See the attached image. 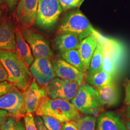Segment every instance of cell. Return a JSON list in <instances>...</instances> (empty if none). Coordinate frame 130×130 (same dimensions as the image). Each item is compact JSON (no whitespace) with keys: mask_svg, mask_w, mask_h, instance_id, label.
Masks as SVG:
<instances>
[{"mask_svg":"<svg viewBox=\"0 0 130 130\" xmlns=\"http://www.w3.org/2000/svg\"><path fill=\"white\" fill-rule=\"evenodd\" d=\"M84 0H58L62 9H70L80 6Z\"/></svg>","mask_w":130,"mask_h":130,"instance_id":"d4e9b609","label":"cell"},{"mask_svg":"<svg viewBox=\"0 0 130 130\" xmlns=\"http://www.w3.org/2000/svg\"><path fill=\"white\" fill-rule=\"evenodd\" d=\"M8 74L5 67L0 62V82L8 80Z\"/></svg>","mask_w":130,"mask_h":130,"instance_id":"1f68e13d","label":"cell"},{"mask_svg":"<svg viewBox=\"0 0 130 130\" xmlns=\"http://www.w3.org/2000/svg\"><path fill=\"white\" fill-rule=\"evenodd\" d=\"M15 118H10L0 125L1 130H14V127L17 122Z\"/></svg>","mask_w":130,"mask_h":130,"instance_id":"83f0119b","label":"cell"},{"mask_svg":"<svg viewBox=\"0 0 130 130\" xmlns=\"http://www.w3.org/2000/svg\"><path fill=\"white\" fill-rule=\"evenodd\" d=\"M45 90L39 87L35 80L22 93L23 103L21 116L28 113H36L42 98L46 96Z\"/></svg>","mask_w":130,"mask_h":130,"instance_id":"9c48e42d","label":"cell"},{"mask_svg":"<svg viewBox=\"0 0 130 130\" xmlns=\"http://www.w3.org/2000/svg\"><path fill=\"white\" fill-rule=\"evenodd\" d=\"M15 42L17 54L26 65L30 66L34 60V56L30 47L19 28L15 32Z\"/></svg>","mask_w":130,"mask_h":130,"instance_id":"d6986e66","label":"cell"},{"mask_svg":"<svg viewBox=\"0 0 130 130\" xmlns=\"http://www.w3.org/2000/svg\"><path fill=\"white\" fill-rule=\"evenodd\" d=\"M3 1H4V0H0V4H2L3 2Z\"/></svg>","mask_w":130,"mask_h":130,"instance_id":"f35d334b","label":"cell"},{"mask_svg":"<svg viewBox=\"0 0 130 130\" xmlns=\"http://www.w3.org/2000/svg\"><path fill=\"white\" fill-rule=\"evenodd\" d=\"M62 130H79L78 124L77 121L65 122L63 124Z\"/></svg>","mask_w":130,"mask_h":130,"instance_id":"f1b7e54d","label":"cell"},{"mask_svg":"<svg viewBox=\"0 0 130 130\" xmlns=\"http://www.w3.org/2000/svg\"><path fill=\"white\" fill-rule=\"evenodd\" d=\"M79 37L74 34L63 33L58 34L54 39V45L60 52L78 49L80 43Z\"/></svg>","mask_w":130,"mask_h":130,"instance_id":"2e32d148","label":"cell"},{"mask_svg":"<svg viewBox=\"0 0 130 130\" xmlns=\"http://www.w3.org/2000/svg\"><path fill=\"white\" fill-rule=\"evenodd\" d=\"M14 130H26L24 121L21 120L17 121L14 127Z\"/></svg>","mask_w":130,"mask_h":130,"instance_id":"836d02e7","label":"cell"},{"mask_svg":"<svg viewBox=\"0 0 130 130\" xmlns=\"http://www.w3.org/2000/svg\"><path fill=\"white\" fill-rule=\"evenodd\" d=\"M63 9L58 0H39L35 24L48 29L57 23Z\"/></svg>","mask_w":130,"mask_h":130,"instance_id":"8992f818","label":"cell"},{"mask_svg":"<svg viewBox=\"0 0 130 130\" xmlns=\"http://www.w3.org/2000/svg\"><path fill=\"white\" fill-rule=\"evenodd\" d=\"M23 103L22 93L14 90L0 97V109L9 112L17 119L21 117Z\"/></svg>","mask_w":130,"mask_h":130,"instance_id":"4fadbf2b","label":"cell"},{"mask_svg":"<svg viewBox=\"0 0 130 130\" xmlns=\"http://www.w3.org/2000/svg\"><path fill=\"white\" fill-rule=\"evenodd\" d=\"M79 85L76 82L56 78L46 86L45 92L52 99L60 98L71 101L78 92Z\"/></svg>","mask_w":130,"mask_h":130,"instance_id":"52a82bcc","label":"cell"},{"mask_svg":"<svg viewBox=\"0 0 130 130\" xmlns=\"http://www.w3.org/2000/svg\"><path fill=\"white\" fill-rule=\"evenodd\" d=\"M58 34L70 33L77 35L82 41L93 36L95 39L101 34L93 28L88 19L79 10L68 12L62 20L58 29Z\"/></svg>","mask_w":130,"mask_h":130,"instance_id":"3957f363","label":"cell"},{"mask_svg":"<svg viewBox=\"0 0 130 130\" xmlns=\"http://www.w3.org/2000/svg\"><path fill=\"white\" fill-rule=\"evenodd\" d=\"M8 7L11 11H13L20 0H6Z\"/></svg>","mask_w":130,"mask_h":130,"instance_id":"d6a6232c","label":"cell"},{"mask_svg":"<svg viewBox=\"0 0 130 130\" xmlns=\"http://www.w3.org/2000/svg\"><path fill=\"white\" fill-rule=\"evenodd\" d=\"M96 130H128L118 115L112 112H106L98 118Z\"/></svg>","mask_w":130,"mask_h":130,"instance_id":"5bb4252c","label":"cell"},{"mask_svg":"<svg viewBox=\"0 0 130 130\" xmlns=\"http://www.w3.org/2000/svg\"><path fill=\"white\" fill-rule=\"evenodd\" d=\"M33 77L40 85L47 86L55 77V72L49 59L36 57L30 68Z\"/></svg>","mask_w":130,"mask_h":130,"instance_id":"ba28073f","label":"cell"},{"mask_svg":"<svg viewBox=\"0 0 130 130\" xmlns=\"http://www.w3.org/2000/svg\"><path fill=\"white\" fill-rule=\"evenodd\" d=\"M23 36L31 48L35 57H43L50 59L53 56L49 42L42 35L30 29H26Z\"/></svg>","mask_w":130,"mask_h":130,"instance_id":"30bf717a","label":"cell"},{"mask_svg":"<svg viewBox=\"0 0 130 130\" xmlns=\"http://www.w3.org/2000/svg\"><path fill=\"white\" fill-rule=\"evenodd\" d=\"M24 123L26 130H38L34 117L32 114L28 113L24 116Z\"/></svg>","mask_w":130,"mask_h":130,"instance_id":"484cf974","label":"cell"},{"mask_svg":"<svg viewBox=\"0 0 130 130\" xmlns=\"http://www.w3.org/2000/svg\"><path fill=\"white\" fill-rule=\"evenodd\" d=\"M35 123L37 126L38 130H48L44 125L42 118L37 115L34 116Z\"/></svg>","mask_w":130,"mask_h":130,"instance_id":"4dcf8cb0","label":"cell"},{"mask_svg":"<svg viewBox=\"0 0 130 130\" xmlns=\"http://www.w3.org/2000/svg\"><path fill=\"white\" fill-rule=\"evenodd\" d=\"M103 49L102 70L113 77L116 74L125 56V49L121 42L102 34L96 39Z\"/></svg>","mask_w":130,"mask_h":130,"instance_id":"277c9868","label":"cell"},{"mask_svg":"<svg viewBox=\"0 0 130 130\" xmlns=\"http://www.w3.org/2000/svg\"><path fill=\"white\" fill-rule=\"evenodd\" d=\"M44 124L48 130H62V123L55 118L49 116H42Z\"/></svg>","mask_w":130,"mask_h":130,"instance_id":"cb8c5ba5","label":"cell"},{"mask_svg":"<svg viewBox=\"0 0 130 130\" xmlns=\"http://www.w3.org/2000/svg\"><path fill=\"white\" fill-rule=\"evenodd\" d=\"M125 91V102L128 106L130 105V79H126L124 83Z\"/></svg>","mask_w":130,"mask_h":130,"instance_id":"f546056e","label":"cell"},{"mask_svg":"<svg viewBox=\"0 0 130 130\" xmlns=\"http://www.w3.org/2000/svg\"><path fill=\"white\" fill-rule=\"evenodd\" d=\"M71 102L79 111L88 115L95 114L102 107L96 88L87 83H83L79 86L78 92Z\"/></svg>","mask_w":130,"mask_h":130,"instance_id":"5b68a950","label":"cell"},{"mask_svg":"<svg viewBox=\"0 0 130 130\" xmlns=\"http://www.w3.org/2000/svg\"><path fill=\"white\" fill-rule=\"evenodd\" d=\"M98 97L102 106L115 105L119 100V94L116 84L113 82L96 88Z\"/></svg>","mask_w":130,"mask_h":130,"instance_id":"ac0fdd59","label":"cell"},{"mask_svg":"<svg viewBox=\"0 0 130 130\" xmlns=\"http://www.w3.org/2000/svg\"><path fill=\"white\" fill-rule=\"evenodd\" d=\"M0 130H1V129H0Z\"/></svg>","mask_w":130,"mask_h":130,"instance_id":"60d3db41","label":"cell"},{"mask_svg":"<svg viewBox=\"0 0 130 130\" xmlns=\"http://www.w3.org/2000/svg\"><path fill=\"white\" fill-rule=\"evenodd\" d=\"M0 62L8 73V80L19 90L26 91L31 84L32 74L17 53L0 50Z\"/></svg>","mask_w":130,"mask_h":130,"instance_id":"6da1fadb","label":"cell"},{"mask_svg":"<svg viewBox=\"0 0 130 130\" xmlns=\"http://www.w3.org/2000/svg\"><path fill=\"white\" fill-rule=\"evenodd\" d=\"M79 130H94L96 119L94 117L85 116L80 117L77 120Z\"/></svg>","mask_w":130,"mask_h":130,"instance_id":"603a6c76","label":"cell"},{"mask_svg":"<svg viewBox=\"0 0 130 130\" xmlns=\"http://www.w3.org/2000/svg\"><path fill=\"white\" fill-rule=\"evenodd\" d=\"M125 116L127 119L130 121V105L126 107L125 111Z\"/></svg>","mask_w":130,"mask_h":130,"instance_id":"d590c367","label":"cell"},{"mask_svg":"<svg viewBox=\"0 0 130 130\" xmlns=\"http://www.w3.org/2000/svg\"><path fill=\"white\" fill-rule=\"evenodd\" d=\"M39 0H20L17 9V18L19 22L26 26L35 22Z\"/></svg>","mask_w":130,"mask_h":130,"instance_id":"7c38bea8","label":"cell"},{"mask_svg":"<svg viewBox=\"0 0 130 130\" xmlns=\"http://www.w3.org/2000/svg\"><path fill=\"white\" fill-rule=\"evenodd\" d=\"M36 115L39 116H49L64 123L77 121L80 118L79 111L71 102L68 100L44 96L42 98Z\"/></svg>","mask_w":130,"mask_h":130,"instance_id":"7a4b0ae2","label":"cell"},{"mask_svg":"<svg viewBox=\"0 0 130 130\" xmlns=\"http://www.w3.org/2000/svg\"><path fill=\"white\" fill-rule=\"evenodd\" d=\"M14 87L12 84H10L6 81L0 82V97L14 90Z\"/></svg>","mask_w":130,"mask_h":130,"instance_id":"4316f807","label":"cell"},{"mask_svg":"<svg viewBox=\"0 0 130 130\" xmlns=\"http://www.w3.org/2000/svg\"><path fill=\"white\" fill-rule=\"evenodd\" d=\"M86 83L97 88L113 82V77L102 70L89 73L86 72L84 77Z\"/></svg>","mask_w":130,"mask_h":130,"instance_id":"ffe728a7","label":"cell"},{"mask_svg":"<svg viewBox=\"0 0 130 130\" xmlns=\"http://www.w3.org/2000/svg\"><path fill=\"white\" fill-rule=\"evenodd\" d=\"M1 14H2V12H1V10H0V17H1Z\"/></svg>","mask_w":130,"mask_h":130,"instance_id":"ab89813d","label":"cell"},{"mask_svg":"<svg viewBox=\"0 0 130 130\" xmlns=\"http://www.w3.org/2000/svg\"><path fill=\"white\" fill-rule=\"evenodd\" d=\"M98 43L97 40L93 36L85 38L80 42L78 50L86 72L89 68L90 62Z\"/></svg>","mask_w":130,"mask_h":130,"instance_id":"e0dca14e","label":"cell"},{"mask_svg":"<svg viewBox=\"0 0 130 130\" xmlns=\"http://www.w3.org/2000/svg\"><path fill=\"white\" fill-rule=\"evenodd\" d=\"M59 55L61 59L66 61L84 73L86 72L78 49L60 52Z\"/></svg>","mask_w":130,"mask_h":130,"instance_id":"44dd1931","label":"cell"},{"mask_svg":"<svg viewBox=\"0 0 130 130\" xmlns=\"http://www.w3.org/2000/svg\"><path fill=\"white\" fill-rule=\"evenodd\" d=\"M125 124L128 130H130V121H126Z\"/></svg>","mask_w":130,"mask_h":130,"instance_id":"8d00e7d4","label":"cell"},{"mask_svg":"<svg viewBox=\"0 0 130 130\" xmlns=\"http://www.w3.org/2000/svg\"><path fill=\"white\" fill-rule=\"evenodd\" d=\"M55 74L59 78L76 82L80 85L84 83V73L61 58L53 61Z\"/></svg>","mask_w":130,"mask_h":130,"instance_id":"8fae6325","label":"cell"},{"mask_svg":"<svg viewBox=\"0 0 130 130\" xmlns=\"http://www.w3.org/2000/svg\"><path fill=\"white\" fill-rule=\"evenodd\" d=\"M103 59V49L102 45L100 42H98L97 46L93 53L90 62L89 68L86 72L92 73L102 70Z\"/></svg>","mask_w":130,"mask_h":130,"instance_id":"7402d4cb","label":"cell"},{"mask_svg":"<svg viewBox=\"0 0 130 130\" xmlns=\"http://www.w3.org/2000/svg\"><path fill=\"white\" fill-rule=\"evenodd\" d=\"M0 50L9 52L16 50L14 28L9 21L0 26Z\"/></svg>","mask_w":130,"mask_h":130,"instance_id":"9a60e30c","label":"cell"},{"mask_svg":"<svg viewBox=\"0 0 130 130\" xmlns=\"http://www.w3.org/2000/svg\"><path fill=\"white\" fill-rule=\"evenodd\" d=\"M6 121V119H5V118L0 119V125H2V124H3Z\"/></svg>","mask_w":130,"mask_h":130,"instance_id":"74e56055","label":"cell"},{"mask_svg":"<svg viewBox=\"0 0 130 130\" xmlns=\"http://www.w3.org/2000/svg\"><path fill=\"white\" fill-rule=\"evenodd\" d=\"M11 116V115L9 112L5 110L0 109V119L2 118H5Z\"/></svg>","mask_w":130,"mask_h":130,"instance_id":"e575fe53","label":"cell"}]
</instances>
